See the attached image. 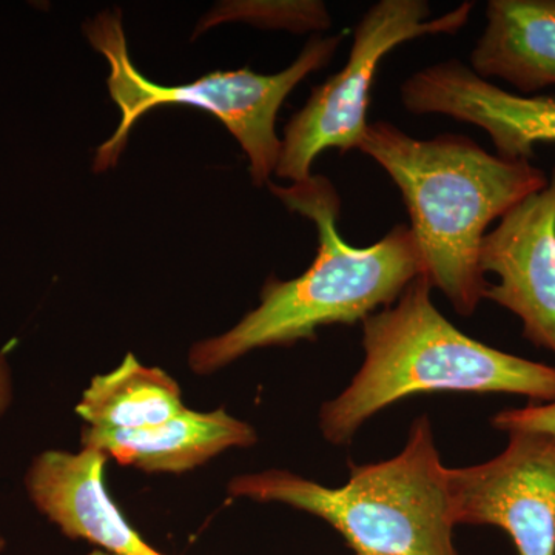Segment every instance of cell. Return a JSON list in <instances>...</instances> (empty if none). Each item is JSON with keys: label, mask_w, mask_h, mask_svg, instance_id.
<instances>
[{"label": "cell", "mask_w": 555, "mask_h": 555, "mask_svg": "<svg viewBox=\"0 0 555 555\" xmlns=\"http://www.w3.org/2000/svg\"><path fill=\"white\" fill-rule=\"evenodd\" d=\"M358 150L400 190L423 275L459 315H473L488 286L480 250L489 225L550 177L531 160L502 158L463 134L418 139L387 120L369 124Z\"/></svg>", "instance_id": "cell-1"}, {"label": "cell", "mask_w": 555, "mask_h": 555, "mask_svg": "<svg viewBox=\"0 0 555 555\" xmlns=\"http://www.w3.org/2000/svg\"><path fill=\"white\" fill-rule=\"evenodd\" d=\"M269 188L288 210L315 224L317 257L294 280L269 278L257 309L225 334L196 343L189 356L196 374H211L261 347L312 341L320 327L363 323L372 313L392 306L423 273L408 225H396L366 247L343 240L338 232L341 199L326 177L312 175L287 188L269 182Z\"/></svg>", "instance_id": "cell-2"}, {"label": "cell", "mask_w": 555, "mask_h": 555, "mask_svg": "<svg viewBox=\"0 0 555 555\" xmlns=\"http://www.w3.org/2000/svg\"><path fill=\"white\" fill-rule=\"evenodd\" d=\"M416 276L389 308L363 321L364 361L350 385L321 406L320 429L334 444L352 440L371 416L416 393H516L555 401V367L467 337Z\"/></svg>", "instance_id": "cell-3"}, {"label": "cell", "mask_w": 555, "mask_h": 555, "mask_svg": "<svg viewBox=\"0 0 555 555\" xmlns=\"http://www.w3.org/2000/svg\"><path fill=\"white\" fill-rule=\"evenodd\" d=\"M229 494L323 518L356 554L459 555L448 467L427 416L415 420L406 447L393 459L350 465L341 488L270 469L233 478Z\"/></svg>", "instance_id": "cell-4"}, {"label": "cell", "mask_w": 555, "mask_h": 555, "mask_svg": "<svg viewBox=\"0 0 555 555\" xmlns=\"http://www.w3.org/2000/svg\"><path fill=\"white\" fill-rule=\"evenodd\" d=\"M86 35L108 62L109 96L120 109L113 137L101 145L94 170L115 167L134 124L145 113L164 105H189L210 113L236 138L250 163L257 188L268 184L281 155L276 118L292 90L310 73L326 67L343 42V33L310 40L297 61L276 73L258 75L250 68L214 72L182 86H160L145 78L131 61L118 11H104L87 22Z\"/></svg>", "instance_id": "cell-5"}, {"label": "cell", "mask_w": 555, "mask_h": 555, "mask_svg": "<svg viewBox=\"0 0 555 555\" xmlns=\"http://www.w3.org/2000/svg\"><path fill=\"white\" fill-rule=\"evenodd\" d=\"M474 2L433 17L426 0H379L353 31L349 57L339 72L313 89L292 116L281 139L275 173L292 184L312 177L313 160L328 149H360L369 127L372 87L379 64L397 47L425 36L455 35L465 27Z\"/></svg>", "instance_id": "cell-6"}, {"label": "cell", "mask_w": 555, "mask_h": 555, "mask_svg": "<svg viewBox=\"0 0 555 555\" xmlns=\"http://www.w3.org/2000/svg\"><path fill=\"white\" fill-rule=\"evenodd\" d=\"M455 525L496 526L518 555H555V437L511 433L502 454L448 467Z\"/></svg>", "instance_id": "cell-7"}, {"label": "cell", "mask_w": 555, "mask_h": 555, "mask_svg": "<svg viewBox=\"0 0 555 555\" xmlns=\"http://www.w3.org/2000/svg\"><path fill=\"white\" fill-rule=\"evenodd\" d=\"M480 269L499 278L485 299L520 318L525 338L555 356V166L545 188L486 233Z\"/></svg>", "instance_id": "cell-8"}, {"label": "cell", "mask_w": 555, "mask_h": 555, "mask_svg": "<svg viewBox=\"0 0 555 555\" xmlns=\"http://www.w3.org/2000/svg\"><path fill=\"white\" fill-rule=\"evenodd\" d=\"M400 98L414 115L480 127L502 158L531 160L537 145L555 144V98L513 93L459 60L418 69L401 83Z\"/></svg>", "instance_id": "cell-9"}, {"label": "cell", "mask_w": 555, "mask_h": 555, "mask_svg": "<svg viewBox=\"0 0 555 555\" xmlns=\"http://www.w3.org/2000/svg\"><path fill=\"white\" fill-rule=\"evenodd\" d=\"M107 456L94 449L46 451L33 460L25 488L62 534L86 540L113 555H166L131 528L104 485Z\"/></svg>", "instance_id": "cell-10"}, {"label": "cell", "mask_w": 555, "mask_h": 555, "mask_svg": "<svg viewBox=\"0 0 555 555\" xmlns=\"http://www.w3.org/2000/svg\"><path fill=\"white\" fill-rule=\"evenodd\" d=\"M254 427L229 415L224 409L181 414L160 425L134 430L83 427L82 448L112 456L122 466L145 473L182 474L195 469L230 448L257 443Z\"/></svg>", "instance_id": "cell-11"}, {"label": "cell", "mask_w": 555, "mask_h": 555, "mask_svg": "<svg viewBox=\"0 0 555 555\" xmlns=\"http://www.w3.org/2000/svg\"><path fill=\"white\" fill-rule=\"evenodd\" d=\"M469 67L532 96L555 86V0H489Z\"/></svg>", "instance_id": "cell-12"}, {"label": "cell", "mask_w": 555, "mask_h": 555, "mask_svg": "<svg viewBox=\"0 0 555 555\" xmlns=\"http://www.w3.org/2000/svg\"><path fill=\"white\" fill-rule=\"evenodd\" d=\"M184 409L178 383L129 353L115 371L91 379L76 412L94 429L134 430L166 423Z\"/></svg>", "instance_id": "cell-13"}, {"label": "cell", "mask_w": 555, "mask_h": 555, "mask_svg": "<svg viewBox=\"0 0 555 555\" xmlns=\"http://www.w3.org/2000/svg\"><path fill=\"white\" fill-rule=\"evenodd\" d=\"M492 426L505 433H537L555 437V401L507 409L492 418Z\"/></svg>", "instance_id": "cell-14"}, {"label": "cell", "mask_w": 555, "mask_h": 555, "mask_svg": "<svg viewBox=\"0 0 555 555\" xmlns=\"http://www.w3.org/2000/svg\"><path fill=\"white\" fill-rule=\"evenodd\" d=\"M13 401V378L9 363V347L0 350V416L9 411Z\"/></svg>", "instance_id": "cell-15"}, {"label": "cell", "mask_w": 555, "mask_h": 555, "mask_svg": "<svg viewBox=\"0 0 555 555\" xmlns=\"http://www.w3.org/2000/svg\"><path fill=\"white\" fill-rule=\"evenodd\" d=\"M89 555H113V554H108V553H105V551H94V553H91Z\"/></svg>", "instance_id": "cell-16"}, {"label": "cell", "mask_w": 555, "mask_h": 555, "mask_svg": "<svg viewBox=\"0 0 555 555\" xmlns=\"http://www.w3.org/2000/svg\"><path fill=\"white\" fill-rule=\"evenodd\" d=\"M3 546H5V542H3V540H2V539H0V551H2V550H3Z\"/></svg>", "instance_id": "cell-17"}, {"label": "cell", "mask_w": 555, "mask_h": 555, "mask_svg": "<svg viewBox=\"0 0 555 555\" xmlns=\"http://www.w3.org/2000/svg\"><path fill=\"white\" fill-rule=\"evenodd\" d=\"M356 555H372V554H356Z\"/></svg>", "instance_id": "cell-18"}]
</instances>
